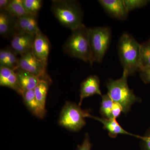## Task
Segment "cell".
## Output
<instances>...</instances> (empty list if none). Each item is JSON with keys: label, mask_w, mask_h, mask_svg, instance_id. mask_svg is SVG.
Wrapping results in <instances>:
<instances>
[{"label": "cell", "mask_w": 150, "mask_h": 150, "mask_svg": "<svg viewBox=\"0 0 150 150\" xmlns=\"http://www.w3.org/2000/svg\"><path fill=\"white\" fill-rule=\"evenodd\" d=\"M89 31L92 66L94 62H102L110 46L111 33L110 28L105 26L89 28Z\"/></svg>", "instance_id": "8992f818"}, {"label": "cell", "mask_w": 150, "mask_h": 150, "mask_svg": "<svg viewBox=\"0 0 150 150\" xmlns=\"http://www.w3.org/2000/svg\"><path fill=\"white\" fill-rule=\"evenodd\" d=\"M10 0H1L0 1V11H6Z\"/></svg>", "instance_id": "f1b7e54d"}, {"label": "cell", "mask_w": 150, "mask_h": 150, "mask_svg": "<svg viewBox=\"0 0 150 150\" xmlns=\"http://www.w3.org/2000/svg\"><path fill=\"white\" fill-rule=\"evenodd\" d=\"M100 81L99 78L96 75H91L86 78L81 84L80 94L79 105L81 106L83 100L86 98L98 94L102 96L100 87Z\"/></svg>", "instance_id": "8fae6325"}, {"label": "cell", "mask_w": 150, "mask_h": 150, "mask_svg": "<svg viewBox=\"0 0 150 150\" xmlns=\"http://www.w3.org/2000/svg\"><path fill=\"white\" fill-rule=\"evenodd\" d=\"M23 4L30 15L38 17V12L42 6L41 0H23Z\"/></svg>", "instance_id": "603a6c76"}, {"label": "cell", "mask_w": 150, "mask_h": 150, "mask_svg": "<svg viewBox=\"0 0 150 150\" xmlns=\"http://www.w3.org/2000/svg\"><path fill=\"white\" fill-rule=\"evenodd\" d=\"M51 43L48 38L39 30L35 35L32 51L34 56L47 66Z\"/></svg>", "instance_id": "ba28073f"}, {"label": "cell", "mask_w": 150, "mask_h": 150, "mask_svg": "<svg viewBox=\"0 0 150 150\" xmlns=\"http://www.w3.org/2000/svg\"><path fill=\"white\" fill-rule=\"evenodd\" d=\"M51 9L59 22L72 31L83 24L82 11L77 1L53 0Z\"/></svg>", "instance_id": "7a4b0ae2"}, {"label": "cell", "mask_w": 150, "mask_h": 150, "mask_svg": "<svg viewBox=\"0 0 150 150\" xmlns=\"http://www.w3.org/2000/svg\"><path fill=\"white\" fill-rule=\"evenodd\" d=\"M35 36L28 33L14 34L12 37L10 47L21 56L32 50Z\"/></svg>", "instance_id": "30bf717a"}, {"label": "cell", "mask_w": 150, "mask_h": 150, "mask_svg": "<svg viewBox=\"0 0 150 150\" xmlns=\"http://www.w3.org/2000/svg\"><path fill=\"white\" fill-rule=\"evenodd\" d=\"M0 85L9 88L21 96L23 93L15 70L6 67H0Z\"/></svg>", "instance_id": "4fadbf2b"}, {"label": "cell", "mask_w": 150, "mask_h": 150, "mask_svg": "<svg viewBox=\"0 0 150 150\" xmlns=\"http://www.w3.org/2000/svg\"><path fill=\"white\" fill-rule=\"evenodd\" d=\"M141 44L132 35L123 33L120 38L118 44V51L120 62L123 70L129 76L140 71Z\"/></svg>", "instance_id": "3957f363"}, {"label": "cell", "mask_w": 150, "mask_h": 150, "mask_svg": "<svg viewBox=\"0 0 150 150\" xmlns=\"http://www.w3.org/2000/svg\"><path fill=\"white\" fill-rule=\"evenodd\" d=\"M47 66L34 56L32 50L21 55L19 57L18 68L28 72L40 80L52 83V80L46 71Z\"/></svg>", "instance_id": "52a82bcc"}, {"label": "cell", "mask_w": 150, "mask_h": 150, "mask_svg": "<svg viewBox=\"0 0 150 150\" xmlns=\"http://www.w3.org/2000/svg\"><path fill=\"white\" fill-rule=\"evenodd\" d=\"M21 96L25 104L33 115L38 118H43L46 115V108L38 102L35 97L34 90L23 91Z\"/></svg>", "instance_id": "5bb4252c"}, {"label": "cell", "mask_w": 150, "mask_h": 150, "mask_svg": "<svg viewBox=\"0 0 150 150\" xmlns=\"http://www.w3.org/2000/svg\"><path fill=\"white\" fill-rule=\"evenodd\" d=\"M123 1L129 12L130 11L145 6L150 1L148 0H123Z\"/></svg>", "instance_id": "cb8c5ba5"}, {"label": "cell", "mask_w": 150, "mask_h": 150, "mask_svg": "<svg viewBox=\"0 0 150 150\" xmlns=\"http://www.w3.org/2000/svg\"><path fill=\"white\" fill-rule=\"evenodd\" d=\"M98 2L105 11L114 18L123 20L129 13L123 0H99Z\"/></svg>", "instance_id": "9c48e42d"}, {"label": "cell", "mask_w": 150, "mask_h": 150, "mask_svg": "<svg viewBox=\"0 0 150 150\" xmlns=\"http://www.w3.org/2000/svg\"><path fill=\"white\" fill-rule=\"evenodd\" d=\"M6 11L16 18L30 15L23 6V0H10Z\"/></svg>", "instance_id": "d6986e66"}, {"label": "cell", "mask_w": 150, "mask_h": 150, "mask_svg": "<svg viewBox=\"0 0 150 150\" xmlns=\"http://www.w3.org/2000/svg\"><path fill=\"white\" fill-rule=\"evenodd\" d=\"M129 76L128 72L123 70L121 78L116 80L108 79L106 83L108 94L113 102L121 105L125 114L130 111L131 105L135 102L141 101L129 88L127 82Z\"/></svg>", "instance_id": "277c9868"}, {"label": "cell", "mask_w": 150, "mask_h": 150, "mask_svg": "<svg viewBox=\"0 0 150 150\" xmlns=\"http://www.w3.org/2000/svg\"><path fill=\"white\" fill-rule=\"evenodd\" d=\"M150 67V39L141 44L140 71Z\"/></svg>", "instance_id": "ffe728a7"}, {"label": "cell", "mask_w": 150, "mask_h": 150, "mask_svg": "<svg viewBox=\"0 0 150 150\" xmlns=\"http://www.w3.org/2000/svg\"><path fill=\"white\" fill-rule=\"evenodd\" d=\"M140 77L145 83H150V67L140 72Z\"/></svg>", "instance_id": "83f0119b"}, {"label": "cell", "mask_w": 150, "mask_h": 150, "mask_svg": "<svg viewBox=\"0 0 150 150\" xmlns=\"http://www.w3.org/2000/svg\"><path fill=\"white\" fill-rule=\"evenodd\" d=\"M51 83L48 81L40 80L34 89L36 99L44 108H46V96L49 85Z\"/></svg>", "instance_id": "44dd1931"}, {"label": "cell", "mask_w": 150, "mask_h": 150, "mask_svg": "<svg viewBox=\"0 0 150 150\" xmlns=\"http://www.w3.org/2000/svg\"><path fill=\"white\" fill-rule=\"evenodd\" d=\"M139 139L142 140V149L150 150V128L148 129L144 136H139Z\"/></svg>", "instance_id": "d4e9b609"}, {"label": "cell", "mask_w": 150, "mask_h": 150, "mask_svg": "<svg viewBox=\"0 0 150 150\" xmlns=\"http://www.w3.org/2000/svg\"><path fill=\"white\" fill-rule=\"evenodd\" d=\"M72 31L71 34L63 46V51L68 56L91 64L89 28L83 24Z\"/></svg>", "instance_id": "6da1fadb"}, {"label": "cell", "mask_w": 150, "mask_h": 150, "mask_svg": "<svg viewBox=\"0 0 150 150\" xmlns=\"http://www.w3.org/2000/svg\"><path fill=\"white\" fill-rule=\"evenodd\" d=\"M18 55L11 47L1 49L0 51V67L16 69L18 65Z\"/></svg>", "instance_id": "ac0fdd59"}, {"label": "cell", "mask_w": 150, "mask_h": 150, "mask_svg": "<svg viewBox=\"0 0 150 150\" xmlns=\"http://www.w3.org/2000/svg\"><path fill=\"white\" fill-rule=\"evenodd\" d=\"M37 18V16L31 15L17 18L15 25L14 34L28 33L35 36L40 30Z\"/></svg>", "instance_id": "7c38bea8"}, {"label": "cell", "mask_w": 150, "mask_h": 150, "mask_svg": "<svg viewBox=\"0 0 150 150\" xmlns=\"http://www.w3.org/2000/svg\"><path fill=\"white\" fill-rule=\"evenodd\" d=\"M89 117L101 122L103 125V129L107 130L109 137L111 138H115L119 134L128 135L129 136L137 137V138H139V136L131 134L124 130L117 122L115 118H111L108 119V118H98L91 115Z\"/></svg>", "instance_id": "9a60e30c"}, {"label": "cell", "mask_w": 150, "mask_h": 150, "mask_svg": "<svg viewBox=\"0 0 150 150\" xmlns=\"http://www.w3.org/2000/svg\"><path fill=\"white\" fill-rule=\"evenodd\" d=\"M102 101L100 103V112L102 115L103 118H112V110L114 102L108 94L102 96Z\"/></svg>", "instance_id": "7402d4cb"}, {"label": "cell", "mask_w": 150, "mask_h": 150, "mask_svg": "<svg viewBox=\"0 0 150 150\" xmlns=\"http://www.w3.org/2000/svg\"><path fill=\"white\" fill-rule=\"evenodd\" d=\"M16 18L11 16L6 11L0 12V34L3 37L9 38L15 33Z\"/></svg>", "instance_id": "e0dca14e"}, {"label": "cell", "mask_w": 150, "mask_h": 150, "mask_svg": "<svg viewBox=\"0 0 150 150\" xmlns=\"http://www.w3.org/2000/svg\"><path fill=\"white\" fill-rule=\"evenodd\" d=\"M92 146V145L90 142L89 134L86 133L85 135L82 144L78 145L77 150H91Z\"/></svg>", "instance_id": "484cf974"}, {"label": "cell", "mask_w": 150, "mask_h": 150, "mask_svg": "<svg viewBox=\"0 0 150 150\" xmlns=\"http://www.w3.org/2000/svg\"><path fill=\"white\" fill-rule=\"evenodd\" d=\"M122 112H123V108L121 105L118 103L114 102L112 110V118L116 119L120 116Z\"/></svg>", "instance_id": "4316f807"}, {"label": "cell", "mask_w": 150, "mask_h": 150, "mask_svg": "<svg viewBox=\"0 0 150 150\" xmlns=\"http://www.w3.org/2000/svg\"><path fill=\"white\" fill-rule=\"evenodd\" d=\"M90 115L89 110H83L79 105L67 101L60 113L58 123L70 131H79L86 125L85 118Z\"/></svg>", "instance_id": "5b68a950"}, {"label": "cell", "mask_w": 150, "mask_h": 150, "mask_svg": "<svg viewBox=\"0 0 150 150\" xmlns=\"http://www.w3.org/2000/svg\"><path fill=\"white\" fill-rule=\"evenodd\" d=\"M15 71L23 92L34 90L40 81L38 78L20 68H18Z\"/></svg>", "instance_id": "2e32d148"}]
</instances>
